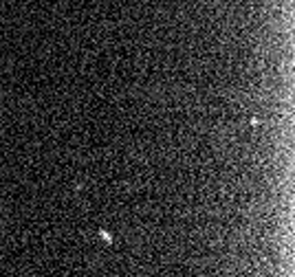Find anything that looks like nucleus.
<instances>
[{
	"label": "nucleus",
	"mask_w": 295,
	"mask_h": 277,
	"mask_svg": "<svg viewBox=\"0 0 295 277\" xmlns=\"http://www.w3.org/2000/svg\"><path fill=\"white\" fill-rule=\"evenodd\" d=\"M101 238H104V240H106V242H112V238H110V233H106V231H101Z\"/></svg>",
	"instance_id": "nucleus-1"
}]
</instances>
